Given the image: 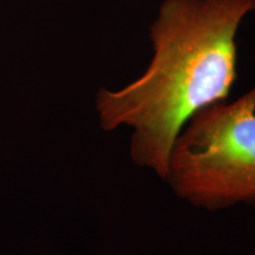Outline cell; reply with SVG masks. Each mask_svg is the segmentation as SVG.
<instances>
[{
    "label": "cell",
    "mask_w": 255,
    "mask_h": 255,
    "mask_svg": "<svg viewBox=\"0 0 255 255\" xmlns=\"http://www.w3.org/2000/svg\"><path fill=\"white\" fill-rule=\"evenodd\" d=\"M255 0H164L150 27L151 62L117 91L101 89L104 130L131 129L135 164L167 180L175 139L191 117L226 102L237 81V33Z\"/></svg>",
    "instance_id": "6da1fadb"
},
{
    "label": "cell",
    "mask_w": 255,
    "mask_h": 255,
    "mask_svg": "<svg viewBox=\"0 0 255 255\" xmlns=\"http://www.w3.org/2000/svg\"><path fill=\"white\" fill-rule=\"evenodd\" d=\"M165 182L210 212L255 202V87L188 121L171 148Z\"/></svg>",
    "instance_id": "7a4b0ae2"
}]
</instances>
